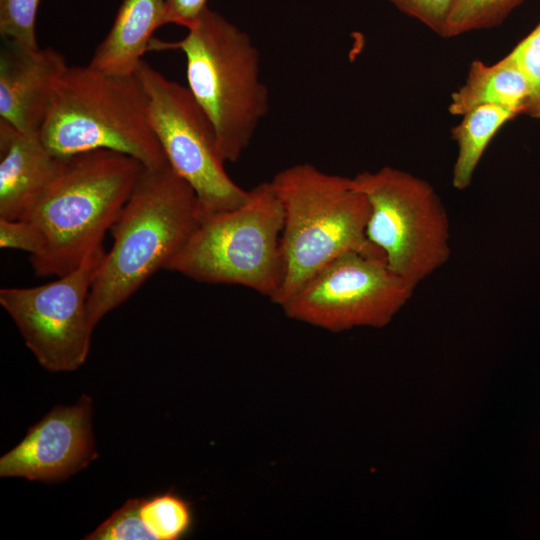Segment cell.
I'll return each mask as SVG.
<instances>
[{
  "label": "cell",
  "mask_w": 540,
  "mask_h": 540,
  "mask_svg": "<svg viewBox=\"0 0 540 540\" xmlns=\"http://www.w3.org/2000/svg\"><path fill=\"white\" fill-rule=\"evenodd\" d=\"M402 13L443 35L455 0H387Z\"/></svg>",
  "instance_id": "7402d4cb"
},
{
  "label": "cell",
  "mask_w": 540,
  "mask_h": 540,
  "mask_svg": "<svg viewBox=\"0 0 540 540\" xmlns=\"http://www.w3.org/2000/svg\"><path fill=\"white\" fill-rule=\"evenodd\" d=\"M167 23L191 26L207 8L208 0H165Z\"/></svg>",
  "instance_id": "cb8c5ba5"
},
{
  "label": "cell",
  "mask_w": 540,
  "mask_h": 540,
  "mask_svg": "<svg viewBox=\"0 0 540 540\" xmlns=\"http://www.w3.org/2000/svg\"><path fill=\"white\" fill-rule=\"evenodd\" d=\"M92 399L56 406L30 426L25 437L0 458L1 477L58 483L98 457L92 430Z\"/></svg>",
  "instance_id": "8fae6325"
},
{
  "label": "cell",
  "mask_w": 540,
  "mask_h": 540,
  "mask_svg": "<svg viewBox=\"0 0 540 540\" xmlns=\"http://www.w3.org/2000/svg\"><path fill=\"white\" fill-rule=\"evenodd\" d=\"M145 167L111 150L61 158L52 183L30 212L42 234V252L30 257L38 276H62L102 245Z\"/></svg>",
  "instance_id": "7a4b0ae2"
},
{
  "label": "cell",
  "mask_w": 540,
  "mask_h": 540,
  "mask_svg": "<svg viewBox=\"0 0 540 540\" xmlns=\"http://www.w3.org/2000/svg\"><path fill=\"white\" fill-rule=\"evenodd\" d=\"M518 114L512 107L484 105L462 115V120L451 131L458 148L452 171V185L455 189L465 190L471 184L474 172L492 138L507 121Z\"/></svg>",
  "instance_id": "2e32d148"
},
{
  "label": "cell",
  "mask_w": 540,
  "mask_h": 540,
  "mask_svg": "<svg viewBox=\"0 0 540 540\" xmlns=\"http://www.w3.org/2000/svg\"><path fill=\"white\" fill-rule=\"evenodd\" d=\"M141 498L128 499L85 540H154L140 516Z\"/></svg>",
  "instance_id": "ffe728a7"
},
{
  "label": "cell",
  "mask_w": 540,
  "mask_h": 540,
  "mask_svg": "<svg viewBox=\"0 0 540 540\" xmlns=\"http://www.w3.org/2000/svg\"><path fill=\"white\" fill-rule=\"evenodd\" d=\"M41 0H0V35L27 51L39 49L36 21Z\"/></svg>",
  "instance_id": "d6986e66"
},
{
  "label": "cell",
  "mask_w": 540,
  "mask_h": 540,
  "mask_svg": "<svg viewBox=\"0 0 540 540\" xmlns=\"http://www.w3.org/2000/svg\"><path fill=\"white\" fill-rule=\"evenodd\" d=\"M60 161L39 133L0 119V218L26 219L55 178Z\"/></svg>",
  "instance_id": "4fadbf2b"
},
{
  "label": "cell",
  "mask_w": 540,
  "mask_h": 540,
  "mask_svg": "<svg viewBox=\"0 0 540 540\" xmlns=\"http://www.w3.org/2000/svg\"><path fill=\"white\" fill-rule=\"evenodd\" d=\"M0 247L23 250L35 257L42 252L44 240L31 221L0 218Z\"/></svg>",
  "instance_id": "603a6c76"
},
{
  "label": "cell",
  "mask_w": 540,
  "mask_h": 540,
  "mask_svg": "<svg viewBox=\"0 0 540 540\" xmlns=\"http://www.w3.org/2000/svg\"><path fill=\"white\" fill-rule=\"evenodd\" d=\"M283 210L271 182L248 190L240 206L202 215L166 270L210 284L239 285L272 301L284 279Z\"/></svg>",
  "instance_id": "8992f818"
},
{
  "label": "cell",
  "mask_w": 540,
  "mask_h": 540,
  "mask_svg": "<svg viewBox=\"0 0 540 540\" xmlns=\"http://www.w3.org/2000/svg\"><path fill=\"white\" fill-rule=\"evenodd\" d=\"M179 49L187 87L208 115L225 162H236L269 110L259 52L250 36L209 7L175 42L152 39L149 50Z\"/></svg>",
  "instance_id": "5b68a950"
},
{
  "label": "cell",
  "mask_w": 540,
  "mask_h": 540,
  "mask_svg": "<svg viewBox=\"0 0 540 540\" xmlns=\"http://www.w3.org/2000/svg\"><path fill=\"white\" fill-rule=\"evenodd\" d=\"M105 254L100 245L52 282L0 290L1 306L40 365L51 372L74 371L88 357L95 327L88 297Z\"/></svg>",
  "instance_id": "9c48e42d"
},
{
  "label": "cell",
  "mask_w": 540,
  "mask_h": 540,
  "mask_svg": "<svg viewBox=\"0 0 540 540\" xmlns=\"http://www.w3.org/2000/svg\"><path fill=\"white\" fill-rule=\"evenodd\" d=\"M201 218L193 188L169 165L144 168L112 227L88 297L94 326L127 301L155 272L167 268Z\"/></svg>",
  "instance_id": "6da1fadb"
},
{
  "label": "cell",
  "mask_w": 540,
  "mask_h": 540,
  "mask_svg": "<svg viewBox=\"0 0 540 540\" xmlns=\"http://www.w3.org/2000/svg\"><path fill=\"white\" fill-rule=\"evenodd\" d=\"M165 24H168L165 0H122L89 65L110 74H135L149 50L154 31Z\"/></svg>",
  "instance_id": "5bb4252c"
},
{
  "label": "cell",
  "mask_w": 540,
  "mask_h": 540,
  "mask_svg": "<svg viewBox=\"0 0 540 540\" xmlns=\"http://www.w3.org/2000/svg\"><path fill=\"white\" fill-rule=\"evenodd\" d=\"M67 67L54 48L27 51L8 43L0 56V119L21 131L39 133Z\"/></svg>",
  "instance_id": "7c38bea8"
},
{
  "label": "cell",
  "mask_w": 540,
  "mask_h": 540,
  "mask_svg": "<svg viewBox=\"0 0 540 540\" xmlns=\"http://www.w3.org/2000/svg\"><path fill=\"white\" fill-rule=\"evenodd\" d=\"M508 55L529 84L530 97L524 114L540 118V23Z\"/></svg>",
  "instance_id": "44dd1931"
},
{
  "label": "cell",
  "mask_w": 540,
  "mask_h": 540,
  "mask_svg": "<svg viewBox=\"0 0 540 540\" xmlns=\"http://www.w3.org/2000/svg\"><path fill=\"white\" fill-rule=\"evenodd\" d=\"M523 0H455L442 37L488 29L502 23Z\"/></svg>",
  "instance_id": "ac0fdd59"
},
{
  "label": "cell",
  "mask_w": 540,
  "mask_h": 540,
  "mask_svg": "<svg viewBox=\"0 0 540 540\" xmlns=\"http://www.w3.org/2000/svg\"><path fill=\"white\" fill-rule=\"evenodd\" d=\"M351 179L370 205L366 236L393 273L416 288L448 262L450 220L429 182L391 166Z\"/></svg>",
  "instance_id": "52a82bcc"
},
{
  "label": "cell",
  "mask_w": 540,
  "mask_h": 540,
  "mask_svg": "<svg viewBox=\"0 0 540 540\" xmlns=\"http://www.w3.org/2000/svg\"><path fill=\"white\" fill-rule=\"evenodd\" d=\"M414 289L384 257L352 251L322 267L280 307L292 319L333 332L383 327Z\"/></svg>",
  "instance_id": "30bf717a"
},
{
  "label": "cell",
  "mask_w": 540,
  "mask_h": 540,
  "mask_svg": "<svg viewBox=\"0 0 540 540\" xmlns=\"http://www.w3.org/2000/svg\"><path fill=\"white\" fill-rule=\"evenodd\" d=\"M135 74L145 91L150 124L167 163L193 188L201 216L243 204L248 190L227 174L214 125L189 88L145 61Z\"/></svg>",
  "instance_id": "ba28073f"
},
{
  "label": "cell",
  "mask_w": 540,
  "mask_h": 540,
  "mask_svg": "<svg viewBox=\"0 0 540 540\" xmlns=\"http://www.w3.org/2000/svg\"><path fill=\"white\" fill-rule=\"evenodd\" d=\"M529 97V84L509 55L493 65L474 60L464 84L452 93L448 111L462 116L479 106L501 105L524 114Z\"/></svg>",
  "instance_id": "9a60e30c"
},
{
  "label": "cell",
  "mask_w": 540,
  "mask_h": 540,
  "mask_svg": "<svg viewBox=\"0 0 540 540\" xmlns=\"http://www.w3.org/2000/svg\"><path fill=\"white\" fill-rule=\"evenodd\" d=\"M283 210L282 286L272 300L281 306L316 272L347 252L382 256L366 236L370 205L352 179L300 163L270 181Z\"/></svg>",
  "instance_id": "3957f363"
},
{
  "label": "cell",
  "mask_w": 540,
  "mask_h": 540,
  "mask_svg": "<svg viewBox=\"0 0 540 540\" xmlns=\"http://www.w3.org/2000/svg\"><path fill=\"white\" fill-rule=\"evenodd\" d=\"M140 516L154 540H179L195 521L192 504L174 490L141 498Z\"/></svg>",
  "instance_id": "e0dca14e"
},
{
  "label": "cell",
  "mask_w": 540,
  "mask_h": 540,
  "mask_svg": "<svg viewBox=\"0 0 540 540\" xmlns=\"http://www.w3.org/2000/svg\"><path fill=\"white\" fill-rule=\"evenodd\" d=\"M40 138L58 158L111 150L145 168L168 165L151 127L147 97L136 74L68 66L58 79Z\"/></svg>",
  "instance_id": "277c9868"
}]
</instances>
